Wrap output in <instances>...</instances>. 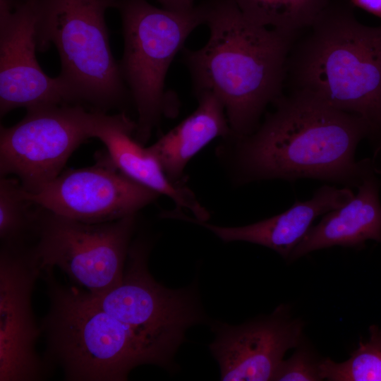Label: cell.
Segmentation results:
<instances>
[{
    "instance_id": "obj_1",
    "label": "cell",
    "mask_w": 381,
    "mask_h": 381,
    "mask_svg": "<svg viewBox=\"0 0 381 381\" xmlns=\"http://www.w3.org/2000/svg\"><path fill=\"white\" fill-rule=\"evenodd\" d=\"M250 134L222 140L216 150L234 184L281 179L325 180L358 186L373 171L356 161L369 128L358 116L334 109L298 91L283 94Z\"/></svg>"
},
{
    "instance_id": "obj_5",
    "label": "cell",
    "mask_w": 381,
    "mask_h": 381,
    "mask_svg": "<svg viewBox=\"0 0 381 381\" xmlns=\"http://www.w3.org/2000/svg\"><path fill=\"white\" fill-rule=\"evenodd\" d=\"M116 0H37V49L53 44L60 57L59 75L72 102L104 111L127 99L119 64L109 44L105 13Z\"/></svg>"
},
{
    "instance_id": "obj_10",
    "label": "cell",
    "mask_w": 381,
    "mask_h": 381,
    "mask_svg": "<svg viewBox=\"0 0 381 381\" xmlns=\"http://www.w3.org/2000/svg\"><path fill=\"white\" fill-rule=\"evenodd\" d=\"M37 0H0L1 116L20 107L73 103L60 78L37 62Z\"/></svg>"
},
{
    "instance_id": "obj_4",
    "label": "cell",
    "mask_w": 381,
    "mask_h": 381,
    "mask_svg": "<svg viewBox=\"0 0 381 381\" xmlns=\"http://www.w3.org/2000/svg\"><path fill=\"white\" fill-rule=\"evenodd\" d=\"M45 271L49 307L40 329L44 361L58 365L68 381H124L142 365L169 369L164 348L98 307L87 291L59 283Z\"/></svg>"
},
{
    "instance_id": "obj_3",
    "label": "cell",
    "mask_w": 381,
    "mask_h": 381,
    "mask_svg": "<svg viewBox=\"0 0 381 381\" xmlns=\"http://www.w3.org/2000/svg\"><path fill=\"white\" fill-rule=\"evenodd\" d=\"M349 0H330L294 44L286 68L292 91L358 116L381 145V25L360 23Z\"/></svg>"
},
{
    "instance_id": "obj_6",
    "label": "cell",
    "mask_w": 381,
    "mask_h": 381,
    "mask_svg": "<svg viewBox=\"0 0 381 381\" xmlns=\"http://www.w3.org/2000/svg\"><path fill=\"white\" fill-rule=\"evenodd\" d=\"M114 8L124 40L119 66L138 114L135 138L144 145L163 116L178 112L177 97L164 90L165 78L190 34L204 24V11L200 3L187 11H173L147 0H116Z\"/></svg>"
},
{
    "instance_id": "obj_11",
    "label": "cell",
    "mask_w": 381,
    "mask_h": 381,
    "mask_svg": "<svg viewBox=\"0 0 381 381\" xmlns=\"http://www.w3.org/2000/svg\"><path fill=\"white\" fill-rule=\"evenodd\" d=\"M41 273L29 246H1L0 381H38L49 373L35 349L42 332L31 303Z\"/></svg>"
},
{
    "instance_id": "obj_18",
    "label": "cell",
    "mask_w": 381,
    "mask_h": 381,
    "mask_svg": "<svg viewBox=\"0 0 381 381\" xmlns=\"http://www.w3.org/2000/svg\"><path fill=\"white\" fill-rule=\"evenodd\" d=\"M23 195V186L18 179H0V239L1 246H28L26 240L34 237L35 209Z\"/></svg>"
},
{
    "instance_id": "obj_20",
    "label": "cell",
    "mask_w": 381,
    "mask_h": 381,
    "mask_svg": "<svg viewBox=\"0 0 381 381\" xmlns=\"http://www.w3.org/2000/svg\"><path fill=\"white\" fill-rule=\"evenodd\" d=\"M323 380L320 361H318L309 351L300 349L289 359L282 361L273 380L318 381Z\"/></svg>"
},
{
    "instance_id": "obj_22",
    "label": "cell",
    "mask_w": 381,
    "mask_h": 381,
    "mask_svg": "<svg viewBox=\"0 0 381 381\" xmlns=\"http://www.w3.org/2000/svg\"><path fill=\"white\" fill-rule=\"evenodd\" d=\"M354 6L359 7L381 18V0H349Z\"/></svg>"
},
{
    "instance_id": "obj_16",
    "label": "cell",
    "mask_w": 381,
    "mask_h": 381,
    "mask_svg": "<svg viewBox=\"0 0 381 381\" xmlns=\"http://www.w3.org/2000/svg\"><path fill=\"white\" fill-rule=\"evenodd\" d=\"M195 111L148 147L173 182L186 184L188 162L213 140L231 136L224 106L210 92L195 94Z\"/></svg>"
},
{
    "instance_id": "obj_13",
    "label": "cell",
    "mask_w": 381,
    "mask_h": 381,
    "mask_svg": "<svg viewBox=\"0 0 381 381\" xmlns=\"http://www.w3.org/2000/svg\"><path fill=\"white\" fill-rule=\"evenodd\" d=\"M137 125L124 112L109 115L93 110L90 137L101 140L111 164L121 174L160 195L170 198L177 210L189 212L193 218L207 222L210 212L186 184L171 181L159 162L135 136Z\"/></svg>"
},
{
    "instance_id": "obj_2",
    "label": "cell",
    "mask_w": 381,
    "mask_h": 381,
    "mask_svg": "<svg viewBox=\"0 0 381 381\" xmlns=\"http://www.w3.org/2000/svg\"><path fill=\"white\" fill-rule=\"evenodd\" d=\"M210 35L198 49L184 48L194 93L210 92L224 106L232 138L252 133L267 107L282 95L287 62L298 36L255 24L234 0H202Z\"/></svg>"
},
{
    "instance_id": "obj_8",
    "label": "cell",
    "mask_w": 381,
    "mask_h": 381,
    "mask_svg": "<svg viewBox=\"0 0 381 381\" xmlns=\"http://www.w3.org/2000/svg\"><path fill=\"white\" fill-rule=\"evenodd\" d=\"M92 111L64 104L27 110L11 127L0 128V176L16 175L35 193L56 178L73 152L90 138Z\"/></svg>"
},
{
    "instance_id": "obj_9",
    "label": "cell",
    "mask_w": 381,
    "mask_h": 381,
    "mask_svg": "<svg viewBox=\"0 0 381 381\" xmlns=\"http://www.w3.org/2000/svg\"><path fill=\"white\" fill-rule=\"evenodd\" d=\"M30 203L90 223L137 214L160 195L121 174L107 153L93 166L68 169L35 193L23 188Z\"/></svg>"
},
{
    "instance_id": "obj_14",
    "label": "cell",
    "mask_w": 381,
    "mask_h": 381,
    "mask_svg": "<svg viewBox=\"0 0 381 381\" xmlns=\"http://www.w3.org/2000/svg\"><path fill=\"white\" fill-rule=\"evenodd\" d=\"M354 196L348 187L324 186L313 198L296 201L289 209L274 217L240 226H222L201 222L183 212L176 219L200 225L225 243L245 241L270 248L284 259L300 243L319 216L346 204Z\"/></svg>"
},
{
    "instance_id": "obj_7",
    "label": "cell",
    "mask_w": 381,
    "mask_h": 381,
    "mask_svg": "<svg viewBox=\"0 0 381 381\" xmlns=\"http://www.w3.org/2000/svg\"><path fill=\"white\" fill-rule=\"evenodd\" d=\"M36 207L35 243L30 249L41 272L58 267L90 294L121 284L138 214L90 223Z\"/></svg>"
},
{
    "instance_id": "obj_21",
    "label": "cell",
    "mask_w": 381,
    "mask_h": 381,
    "mask_svg": "<svg viewBox=\"0 0 381 381\" xmlns=\"http://www.w3.org/2000/svg\"><path fill=\"white\" fill-rule=\"evenodd\" d=\"M162 8L173 11H187L195 6V0H157Z\"/></svg>"
},
{
    "instance_id": "obj_17",
    "label": "cell",
    "mask_w": 381,
    "mask_h": 381,
    "mask_svg": "<svg viewBox=\"0 0 381 381\" xmlns=\"http://www.w3.org/2000/svg\"><path fill=\"white\" fill-rule=\"evenodd\" d=\"M252 23L298 36L309 28L330 0H234Z\"/></svg>"
},
{
    "instance_id": "obj_12",
    "label": "cell",
    "mask_w": 381,
    "mask_h": 381,
    "mask_svg": "<svg viewBox=\"0 0 381 381\" xmlns=\"http://www.w3.org/2000/svg\"><path fill=\"white\" fill-rule=\"evenodd\" d=\"M303 324L279 306L267 317L239 325L217 323L209 344L223 381L273 380L285 353L300 341Z\"/></svg>"
},
{
    "instance_id": "obj_15",
    "label": "cell",
    "mask_w": 381,
    "mask_h": 381,
    "mask_svg": "<svg viewBox=\"0 0 381 381\" xmlns=\"http://www.w3.org/2000/svg\"><path fill=\"white\" fill-rule=\"evenodd\" d=\"M380 184L373 171L364 177L358 193L343 206L325 214L312 226L291 252L296 260L314 250L334 246L361 248L367 240L381 243Z\"/></svg>"
},
{
    "instance_id": "obj_19",
    "label": "cell",
    "mask_w": 381,
    "mask_h": 381,
    "mask_svg": "<svg viewBox=\"0 0 381 381\" xmlns=\"http://www.w3.org/2000/svg\"><path fill=\"white\" fill-rule=\"evenodd\" d=\"M370 337L360 341L347 361L336 363L329 358L320 361L322 379L331 381H381V329L369 328Z\"/></svg>"
}]
</instances>
